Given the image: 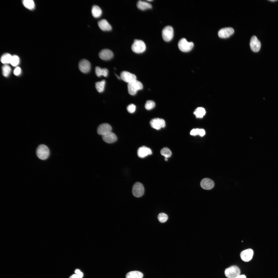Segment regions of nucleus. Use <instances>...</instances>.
Masks as SVG:
<instances>
[{"mask_svg":"<svg viewBox=\"0 0 278 278\" xmlns=\"http://www.w3.org/2000/svg\"><path fill=\"white\" fill-rule=\"evenodd\" d=\"M143 87V84L140 82L135 80L128 83L127 88L128 93L131 95H134L138 90L142 89Z\"/></svg>","mask_w":278,"mask_h":278,"instance_id":"nucleus-1","label":"nucleus"},{"mask_svg":"<svg viewBox=\"0 0 278 278\" xmlns=\"http://www.w3.org/2000/svg\"><path fill=\"white\" fill-rule=\"evenodd\" d=\"M36 154L38 157L41 160L47 159L49 157L50 152L48 148L46 145L41 144L37 147Z\"/></svg>","mask_w":278,"mask_h":278,"instance_id":"nucleus-2","label":"nucleus"},{"mask_svg":"<svg viewBox=\"0 0 278 278\" xmlns=\"http://www.w3.org/2000/svg\"><path fill=\"white\" fill-rule=\"evenodd\" d=\"M131 49L134 53H141L145 51L146 46L144 42L142 40L135 39L132 45Z\"/></svg>","mask_w":278,"mask_h":278,"instance_id":"nucleus-3","label":"nucleus"},{"mask_svg":"<svg viewBox=\"0 0 278 278\" xmlns=\"http://www.w3.org/2000/svg\"><path fill=\"white\" fill-rule=\"evenodd\" d=\"M224 273L228 278H235L240 275V271L238 266L233 265L226 269Z\"/></svg>","mask_w":278,"mask_h":278,"instance_id":"nucleus-4","label":"nucleus"},{"mask_svg":"<svg viewBox=\"0 0 278 278\" xmlns=\"http://www.w3.org/2000/svg\"><path fill=\"white\" fill-rule=\"evenodd\" d=\"M194 44L192 42H188L184 38L181 39L178 44L179 49L184 52H187L191 50L193 48Z\"/></svg>","mask_w":278,"mask_h":278,"instance_id":"nucleus-5","label":"nucleus"},{"mask_svg":"<svg viewBox=\"0 0 278 278\" xmlns=\"http://www.w3.org/2000/svg\"><path fill=\"white\" fill-rule=\"evenodd\" d=\"M173 35V30L170 26L165 27L162 31V36L163 40L166 41H169L172 38Z\"/></svg>","mask_w":278,"mask_h":278,"instance_id":"nucleus-6","label":"nucleus"},{"mask_svg":"<svg viewBox=\"0 0 278 278\" xmlns=\"http://www.w3.org/2000/svg\"><path fill=\"white\" fill-rule=\"evenodd\" d=\"M132 192L133 195L135 197H140L143 195L144 192L143 186L141 183L136 182L133 186Z\"/></svg>","mask_w":278,"mask_h":278,"instance_id":"nucleus-7","label":"nucleus"},{"mask_svg":"<svg viewBox=\"0 0 278 278\" xmlns=\"http://www.w3.org/2000/svg\"><path fill=\"white\" fill-rule=\"evenodd\" d=\"M151 126L153 128L158 130L162 128H164L166 125L164 120L162 119L159 118H153L150 121Z\"/></svg>","mask_w":278,"mask_h":278,"instance_id":"nucleus-8","label":"nucleus"},{"mask_svg":"<svg viewBox=\"0 0 278 278\" xmlns=\"http://www.w3.org/2000/svg\"><path fill=\"white\" fill-rule=\"evenodd\" d=\"M234 32V30L232 28L226 27L220 29L218 32V34L220 38H225L230 37Z\"/></svg>","mask_w":278,"mask_h":278,"instance_id":"nucleus-9","label":"nucleus"},{"mask_svg":"<svg viewBox=\"0 0 278 278\" xmlns=\"http://www.w3.org/2000/svg\"><path fill=\"white\" fill-rule=\"evenodd\" d=\"M79 68L80 71L83 73L88 72L91 69V64L87 60L85 59H81L79 62Z\"/></svg>","mask_w":278,"mask_h":278,"instance_id":"nucleus-10","label":"nucleus"},{"mask_svg":"<svg viewBox=\"0 0 278 278\" xmlns=\"http://www.w3.org/2000/svg\"><path fill=\"white\" fill-rule=\"evenodd\" d=\"M250 46L251 50L253 52H256L259 50L261 43L256 36H254L251 37L250 41Z\"/></svg>","mask_w":278,"mask_h":278,"instance_id":"nucleus-11","label":"nucleus"},{"mask_svg":"<svg viewBox=\"0 0 278 278\" xmlns=\"http://www.w3.org/2000/svg\"><path fill=\"white\" fill-rule=\"evenodd\" d=\"M121 78L128 83L136 80V77L134 74L126 71H123L120 74Z\"/></svg>","mask_w":278,"mask_h":278,"instance_id":"nucleus-12","label":"nucleus"},{"mask_svg":"<svg viewBox=\"0 0 278 278\" xmlns=\"http://www.w3.org/2000/svg\"><path fill=\"white\" fill-rule=\"evenodd\" d=\"M112 129L111 126L107 123H103L99 125L97 128L98 133L102 136L109 132H111Z\"/></svg>","mask_w":278,"mask_h":278,"instance_id":"nucleus-13","label":"nucleus"},{"mask_svg":"<svg viewBox=\"0 0 278 278\" xmlns=\"http://www.w3.org/2000/svg\"><path fill=\"white\" fill-rule=\"evenodd\" d=\"M253 254V250L251 249H248L242 251L240 255L241 258L242 260L248 262L251 259Z\"/></svg>","mask_w":278,"mask_h":278,"instance_id":"nucleus-14","label":"nucleus"},{"mask_svg":"<svg viewBox=\"0 0 278 278\" xmlns=\"http://www.w3.org/2000/svg\"><path fill=\"white\" fill-rule=\"evenodd\" d=\"M113 53L110 50L105 49L101 50L99 53V56L100 58L104 60L111 59L113 56Z\"/></svg>","mask_w":278,"mask_h":278,"instance_id":"nucleus-15","label":"nucleus"},{"mask_svg":"<svg viewBox=\"0 0 278 278\" xmlns=\"http://www.w3.org/2000/svg\"><path fill=\"white\" fill-rule=\"evenodd\" d=\"M214 185V181L211 179L208 178L203 179L200 182L201 187L204 189H211L213 187Z\"/></svg>","mask_w":278,"mask_h":278,"instance_id":"nucleus-16","label":"nucleus"},{"mask_svg":"<svg viewBox=\"0 0 278 278\" xmlns=\"http://www.w3.org/2000/svg\"><path fill=\"white\" fill-rule=\"evenodd\" d=\"M137 155L140 158H144L152 154V151L150 148L145 146L139 147L138 150Z\"/></svg>","mask_w":278,"mask_h":278,"instance_id":"nucleus-17","label":"nucleus"},{"mask_svg":"<svg viewBox=\"0 0 278 278\" xmlns=\"http://www.w3.org/2000/svg\"><path fill=\"white\" fill-rule=\"evenodd\" d=\"M102 136L103 141L108 143H113L115 142L117 139V137L116 135L111 132Z\"/></svg>","mask_w":278,"mask_h":278,"instance_id":"nucleus-18","label":"nucleus"},{"mask_svg":"<svg viewBox=\"0 0 278 278\" xmlns=\"http://www.w3.org/2000/svg\"><path fill=\"white\" fill-rule=\"evenodd\" d=\"M98 23L100 28L103 31H109L112 29L111 26L105 19L99 20Z\"/></svg>","mask_w":278,"mask_h":278,"instance_id":"nucleus-19","label":"nucleus"},{"mask_svg":"<svg viewBox=\"0 0 278 278\" xmlns=\"http://www.w3.org/2000/svg\"><path fill=\"white\" fill-rule=\"evenodd\" d=\"M137 6L138 9L142 10L150 9L152 7V6L150 3L145 1L141 0L138 1Z\"/></svg>","mask_w":278,"mask_h":278,"instance_id":"nucleus-20","label":"nucleus"},{"mask_svg":"<svg viewBox=\"0 0 278 278\" xmlns=\"http://www.w3.org/2000/svg\"><path fill=\"white\" fill-rule=\"evenodd\" d=\"M95 73L96 75L98 77L103 76L105 77L108 76V71L106 68H102L98 66L95 67Z\"/></svg>","mask_w":278,"mask_h":278,"instance_id":"nucleus-21","label":"nucleus"},{"mask_svg":"<svg viewBox=\"0 0 278 278\" xmlns=\"http://www.w3.org/2000/svg\"><path fill=\"white\" fill-rule=\"evenodd\" d=\"M143 276V274L140 271H131L126 274V278H142Z\"/></svg>","mask_w":278,"mask_h":278,"instance_id":"nucleus-22","label":"nucleus"},{"mask_svg":"<svg viewBox=\"0 0 278 278\" xmlns=\"http://www.w3.org/2000/svg\"><path fill=\"white\" fill-rule=\"evenodd\" d=\"M102 11L98 6L96 5H93L92 8L91 13L93 16L95 18L100 17L102 14Z\"/></svg>","mask_w":278,"mask_h":278,"instance_id":"nucleus-23","label":"nucleus"},{"mask_svg":"<svg viewBox=\"0 0 278 278\" xmlns=\"http://www.w3.org/2000/svg\"><path fill=\"white\" fill-rule=\"evenodd\" d=\"M205 110L204 108L199 107L195 109L194 112V114L196 117L201 118L205 115Z\"/></svg>","mask_w":278,"mask_h":278,"instance_id":"nucleus-24","label":"nucleus"},{"mask_svg":"<svg viewBox=\"0 0 278 278\" xmlns=\"http://www.w3.org/2000/svg\"><path fill=\"white\" fill-rule=\"evenodd\" d=\"M106 83V81L104 80L95 83V87L99 92L101 93L104 91Z\"/></svg>","mask_w":278,"mask_h":278,"instance_id":"nucleus-25","label":"nucleus"},{"mask_svg":"<svg viewBox=\"0 0 278 278\" xmlns=\"http://www.w3.org/2000/svg\"><path fill=\"white\" fill-rule=\"evenodd\" d=\"M12 56L8 53L3 54L1 58V61L3 64H6L10 63Z\"/></svg>","mask_w":278,"mask_h":278,"instance_id":"nucleus-26","label":"nucleus"},{"mask_svg":"<svg viewBox=\"0 0 278 278\" xmlns=\"http://www.w3.org/2000/svg\"><path fill=\"white\" fill-rule=\"evenodd\" d=\"M22 2L24 6L29 10H32L34 8L35 3L33 0H24Z\"/></svg>","mask_w":278,"mask_h":278,"instance_id":"nucleus-27","label":"nucleus"},{"mask_svg":"<svg viewBox=\"0 0 278 278\" xmlns=\"http://www.w3.org/2000/svg\"><path fill=\"white\" fill-rule=\"evenodd\" d=\"M161 154L165 158H168L170 157L172 154L171 150L167 147L162 148L160 151Z\"/></svg>","mask_w":278,"mask_h":278,"instance_id":"nucleus-28","label":"nucleus"},{"mask_svg":"<svg viewBox=\"0 0 278 278\" xmlns=\"http://www.w3.org/2000/svg\"><path fill=\"white\" fill-rule=\"evenodd\" d=\"M2 74L5 77L8 76L10 74L11 71L10 67L7 65H3L2 68Z\"/></svg>","mask_w":278,"mask_h":278,"instance_id":"nucleus-29","label":"nucleus"},{"mask_svg":"<svg viewBox=\"0 0 278 278\" xmlns=\"http://www.w3.org/2000/svg\"><path fill=\"white\" fill-rule=\"evenodd\" d=\"M19 62V57L16 55H14L12 56L10 63L12 66H15L18 64Z\"/></svg>","mask_w":278,"mask_h":278,"instance_id":"nucleus-30","label":"nucleus"},{"mask_svg":"<svg viewBox=\"0 0 278 278\" xmlns=\"http://www.w3.org/2000/svg\"><path fill=\"white\" fill-rule=\"evenodd\" d=\"M155 103L152 100L147 101L145 104V107L147 110H150L153 108L155 106Z\"/></svg>","mask_w":278,"mask_h":278,"instance_id":"nucleus-31","label":"nucleus"},{"mask_svg":"<svg viewBox=\"0 0 278 278\" xmlns=\"http://www.w3.org/2000/svg\"><path fill=\"white\" fill-rule=\"evenodd\" d=\"M158 218L159 221L161 223L166 222L168 219L167 215L163 213H161L159 214Z\"/></svg>","mask_w":278,"mask_h":278,"instance_id":"nucleus-32","label":"nucleus"},{"mask_svg":"<svg viewBox=\"0 0 278 278\" xmlns=\"http://www.w3.org/2000/svg\"><path fill=\"white\" fill-rule=\"evenodd\" d=\"M136 107L134 104H131L128 105L127 108L128 111L130 113H134L136 110Z\"/></svg>","mask_w":278,"mask_h":278,"instance_id":"nucleus-33","label":"nucleus"},{"mask_svg":"<svg viewBox=\"0 0 278 278\" xmlns=\"http://www.w3.org/2000/svg\"><path fill=\"white\" fill-rule=\"evenodd\" d=\"M199 129H193L191 130L190 134L192 135L196 136L197 135H199Z\"/></svg>","mask_w":278,"mask_h":278,"instance_id":"nucleus-34","label":"nucleus"},{"mask_svg":"<svg viewBox=\"0 0 278 278\" xmlns=\"http://www.w3.org/2000/svg\"><path fill=\"white\" fill-rule=\"evenodd\" d=\"M21 71L20 68L18 67L16 68L14 70L13 72L14 74L16 75H18L21 73Z\"/></svg>","mask_w":278,"mask_h":278,"instance_id":"nucleus-35","label":"nucleus"},{"mask_svg":"<svg viewBox=\"0 0 278 278\" xmlns=\"http://www.w3.org/2000/svg\"><path fill=\"white\" fill-rule=\"evenodd\" d=\"M205 134V132L204 129H199V135L201 136H203Z\"/></svg>","mask_w":278,"mask_h":278,"instance_id":"nucleus-36","label":"nucleus"},{"mask_svg":"<svg viewBox=\"0 0 278 278\" xmlns=\"http://www.w3.org/2000/svg\"><path fill=\"white\" fill-rule=\"evenodd\" d=\"M235 278H246V277L245 275H240Z\"/></svg>","mask_w":278,"mask_h":278,"instance_id":"nucleus-37","label":"nucleus"},{"mask_svg":"<svg viewBox=\"0 0 278 278\" xmlns=\"http://www.w3.org/2000/svg\"><path fill=\"white\" fill-rule=\"evenodd\" d=\"M79 278H82L83 276V273L82 272H81L80 273L77 274Z\"/></svg>","mask_w":278,"mask_h":278,"instance_id":"nucleus-38","label":"nucleus"},{"mask_svg":"<svg viewBox=\"0 0 278 278\" xmlns=\"http://www.w3.org/2000/svg\"><path fill=\"white\" fill-rule=\"evenodd\" d=\"M81 272L80 271V270H79V269H76L75 270V273L76 274H78L80 273Z\"/></svg>","mask_w":278,"mask_h":278,"instance_id":"nucleus-39","label":"nucleus"},{"mask_svg":"<svg viewBox=\"0 0 278 278\" xmlns=\"http://www.w3.org/2000/svg\"><path fill=\"white\" fill-rule=\"evenodd\" d=\"M73 278H79L78 275L77 274H74L71 276Z\"/></svg>","mask_w":278,"mask_h":278,"instance_id":"nucleus-40","label":"nucleus"},{"mask_svg":"<svg viewBox=\"0 0 278 278\" xmlns=\"http://www.w3.org/2000/svg\"><path fill=\"white\" fill-rule=\"evenodd\" d=\"M269 1H271L274 2V1H277V0H270Z\"/></svg>","mask_w":278,"mask_h":278,"instance_id":"nucleus-41","label":"nucleus"},{"mask_svg":"<svg viewBox=\"0 0 278 278\" xmlns=\"http://www.w3.org/2000/svg\"><path fill=\"white\" fill-rule=\"evenodd\" d=\"M115 75H116V76L117 77L118 79H120V77L118 76L117 75H116V74H115Z\"/></svg>","mask_w":278,"mask_h":278,"instance_id":"nucleus-42","label":"nucleus"},{"mask_svg":"<svg viewBox=\"0 0 278 278\" xmlns=\"http://www.w3.org/2000/svg\"><path fill=\"white\" fill-rule=\"evenodd\" d=\"M164 160L166 161H167V160H168L167 158H165Z\"/></svg>","mask_w":278,"mask_h":278,"instance_id":"nucleus-43","label":"nucleus"},{"mask_svg":"<svg viewBox=\"0 0 278 278\" xmlns=\"http://www.w3.org/2000/svg\"><path fill=\"white\" fill-rule=\"evenodd\" d=\"M147 1H152V0H147Z\"/></svg>","mask_w":278,"mask_h":278,"instance_id":"nucleus-44","label":"nucleus"},{"mask_svg":"<svg viewBox=\"0 0 278 278\" xmlns=\"http://www.w3.org/2000/svg\"><path fill=\"white\" fill-rule=\"evenodd\" d=\"M70 278H73V277H72L71 276L70 277Z\"/></svg>","mask_w":278,"mask_h":278,"instance_id":"nucleus-45","label":"nucleus"}]
</instances>
